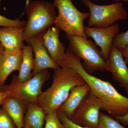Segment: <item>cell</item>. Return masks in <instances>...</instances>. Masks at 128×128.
Segmentation results:
<instances>
[{
  "mask_svg": "<svg viewBox=\"0 0 128 128\" xmlns=\"http://www.w3.org/2000/svg\"><path fill=\"white\" fill-rule=\"evenodd\" d=\"M64 67L76 70L89 86L90 91L100 100L101 110L113 117L121 116L128 113V98L120 93L109 81L92 75L84 69L81 59L66 49Z\"/></svg>",
  "mask_w": 128,
  "mask_h": 128,
  "instance_id": "cell-1",
  "label": "cell"
},
{
  "mask_svg": "<svg viewBox=\"0 0 128 128\" xmlns=\"http://www.w3.org/2000/svg\"><path fill=\"white\" fill-rule=\"evenodd\" d=\"M86 83L82 76L70 67H60L54 70L50 87L42 92L38 104L46 114L57 110L68 98L74 86Z\"/></svg>",
  "mask_w": 128,
  "mask_h": 128,
  "instance_id": "cell-2",
  "label": "cell"
},
{
  "mask_svg": "<svg viewBox=\"0 0 128 128\" xmlns=\"http://www.w3.org/2000/svg\"><path fill=\"white\" fill-rule=\"evenodd\" d=\"M56 8L53 2L27 0L24 12L28 20L24 32V41L28 44L30 38L45 32L54 25L57 16Z\"/></svg>",
  "mask_w": 128,
  "mask_h": 128,
  "instance_id": "cell-3",
  "label": "cell"
},
{
  "mask_svg": "<svg viewBox=\"0 0 128 128\" xmlns=\"http://www.w3.org/2000/svg\"><path fill=\"white\" fill-rule=\"evenodd\" d=\"M50 77L48 70H42L35 75L29 80L21 82L16 75L13 76L12 80L9 85H3L2 90L8 93L9 97H13L22 101L26 108L28 105L38 104L41 93L42 88Z\"/></svg>",
  "mask_w": 128,
  "mask_h": 128,
  "instance_id": "cell-4",
  "label": "cell"
},
{
  "mask_svg": "<svg viewBox=\"0 0 128 128\" xmlns=\"http://www.w3.org/2000/svg\"><path fill=\"white\" fill-rule=\"evenodd\" d=\"M58 9L54 25L69 35H76L87 38L84 32V22L89 18V12L80 11L71 0H54Z\"/></svg>",
  "mask_w": 128,
  "mask_h": 128,
  "instance_id": "cell-5",
  "label": "cell"
},
{
  "mask_svg": "<svg viewBox=\"0 0 128 128\" xmlns=\"http://www.w3.org/2000/svg\"><path fill=\"white\" fill-rule=\"evenodd\" d=\"M68 41V49L83 60L84 69L90 74L96 71H105V61L100 50L90 40L82 36L66 34Z\"/></svg>",
  "mask_w": 128,
  "mask_h": 128,
  "instance_id": "cell-6",
  "label": "cell"
},
{
  "mask_svg": "<svg viewBox=\"0 0 128 128\" xmlns=\"http://www.w3.org/2000/svg\"><path fill=\"white\" fill-rule=\"evenodd\" d=\"M81 0L83 4L88 7L90 11L88 26L107 27L114 25L117 21H125L128 18V12L122 2L99 5L93 3L90 0Z\"/></svg>",
  "mask_w": 128,
  "mask_h": 128,
  "instance_id": "cell-7",
  "label": "cell"
},
{
  "mask_svg": "<svg viewBox=\"0 0 128 128\" xmlns=\"http://www.w3.org/2000/svg\"><path fill=\"white\" fill-rule=\"evenodd\" d=\"M102 106L100 100L90 91L70 119L80 126L96 128Z\"/></svg>",
  "mask_w": 128,
  "mask_h": 128,
  "instance_id": "cell-8",
  "label": "cell"
},
{
  "mask_svg": "<svg viewBox=\"0 0 128 128\" xmlns=\"http://www.w3.org/2000/svg\"><path fill=\"white\" fill-rule=\"evenodd\" d=\"M105 70L112 73L114 80L128 95V66L122 51L113 45L105 61Z\"/></svg>",
  "mask_w": 128,
  "mask_h": 128,
  "instance_id": "cell-9",
  "label": "cell"
},
{
  "mask_svg": "<svg viewBox=\"0 0 128 128\" xmlns=\"http://www.w3.org/2000/svg\"><path fill=\"white\" fill-rule=\"evenodd\" d=\"M119 31L118 23L106 28L84 27L85 34L87 38H91L94 40L96 45L100 48L101 54L105 60L109 56L114 39Z\"/></svg>",
  "mask_w": 128,
  "mask_h": 128,
  "instance_id": "cell-10",
  "label": "cell"
},
{
  "mask_svg": "<svg viewBox=\"0 0 128 128\" xmlns=\"http://www.w3.org/2000/svg\"><path fill=\"white\" fill-rule=\"evenodd\" d=\"M44 33L30 38L28 43L32 46L34 54L32 76L44 70L52 69L55 70L60 67L52 60L46 50L42 38Z\"/></svg>",
  "mask_w": 128,
  "mask_h": 128,
  "instance_id": "cell-11",
  "label": "cell"
},
{
  "mask_svg": "<svg viewBox=\"0 0 128 128\" xmlns=\"http://www.w3.org/2000/svg\"><path fill=\"white\" fill-rule=\"evenodd\" d=\"M60 29L56 26L51 27L43 34L42 38L49 55L60 67H63L66 48L63 43L60 41Z\"/></svg>",
  "mask_w": 128,
  "mask_h": 128,
  "instance_id": "cell-12",
  "label": "cell"
},
{
  "mask_svg": "<svg viewBox=\"0 0 128 128\" xmlns=\"http://www.w3.org/2000/svg\"><path fill=\"white\" fill-rule=\"evenodd\" d=\"M25 28L0 27V43L5 50L17 51L23 49L25 45L24 38Z\"/></svg>",
  "mask_w": 128,
  "mask_h": 128,
  "instance_id": "cell-13",
  "label": "cell"
},
{
  "mask_svg": "<svg viewBox=\"0 0 128 128\" xmlns=\"http://www.w3.org/2000/svg\"><path fill=\"white\" fill-rule=\"evenodd\" d=\"M23 55V49L17 51L5 50L0 64V86H2L13 72L19 71Z\"/></svg>",
  "mask_w": 128,
  "mask_h": 128,
  "instance_id": "cell-14",
  "label": "cell"
},
{
  "mask_svg": "<svg viewBox=\"0 0 128 128\" xmlns=\"http://www.w3.org/2000/svg\"><path fill=\"white\" fill-rule=\"evenodd\" d=\"M90 91V87L86 82L74 86L66 100L58 110L64 113L70 118L76 108Z\"/></svg>",
  "mask_w": 128,
  "mask_h": 128,
  "instance_id": "cell-15",
  "label": "cell"
},
{
  "mask_svg": "<svg viewBox=\"0 0 128 128\" xmlns=\"http://www.w3.org/2000/svg\"><path fill=\"white\" fill-rule=\"evenodd\" d=\"M2 107L7 112L17 128H23L24 114L26 107L18 98L9 97L6 98Z\"/></svg>",
  "mask_w": 128,
  "mask_h": 128,
  "instance_id": "cell-16",
  "label": "cell"
},
{
  "mask_svg": "<svg viewBox=\"0 0 128 128\" xmlns=\"http://www.w3.org/2000/svg\"><path fill=\"white\" fill-rule=\"evenodd\" d=\"M26 109L24 126L30 128H43L46 116L44 109L38 104H34L28 105Z\"/></svg>",
  "mask_w": 128,
  "mask_h": 128,
  "instance_id": "cell-17",
  "label": "cell"
},
{
  "mask_svg": "<svg viewBox=\"0 0 128 128\" xmlns=\"http://www.w3.org/2000/svg\"><path fill=\"white\" fill-rule=\"evenodd\" d=\"M32 48L29 44L24 45L23 48V55L20 68L17 76L21 82H25L32 77V73L34 66V58Z\"/></svg>",
  "mask_w": 128,
  "mask_h": 128,
  "instance_id": "cell-18",
  "label": "cell"
},
{
  "mask_svg": "<svg viewBox=\"0 0 128 128\" xmlns=\"http://www.w3.org/2000/svg\"><path fill=\"white\" fill-rule=\"evenodd\" d=\"M96 128H127L112 116L100 112L98 124Z\"/></svg>",
  "mask_w": 128,
  "mask_h": 128,
  "instance_id": "cell-19",
  "label": "cell"
},
{
  "mask_svg": "<svg viewBox=\"0 0 128 128\" xmlns=\"http://www.w3.org/2000/svg\"><path fill=\"white\" fill-rule=\"evenodd\" d=\"M45 125L44 128H64L60 120L57 110L48 112L46 114Z\"/></svg>",
  "mask_w": 128,
  "mask_h": 128,
  "instance_id": "cell-20",
  "label": "cell"
},
{
  "mask_svg": "<svg viewBox=\"0 0 128 128\" xmlns=\"http://www.w3.org/2000/svg\"><path fill=\"white\" fill-rule=\"evenodd\" d=\"M27 21H21L18 19L12 20L6 18L0 14V27H16L25 28Z\"/></svg>",
  "mask_w": 128,
  "mask_h": 128,
  "instance_id": "cell-21",
  "label": "cell"
},
{
  "mask_svg": "<svg viewBox=\"0 0 128 128\" xmlns=\"http://www.w3.org/2000/svg\"><path fill=\"white\" fill-rule=\"evenodd\" d=\"M128 44V30L119 33L114 39L112 45L119 50L122 51Z\"/></svg>",
  "mask_w": 128,
  "mask_h": 128,
  "instance_id": "cell-22",
  "label": "cell"
},
{
  "mask_svg": "<svg viewBox=\"0 0 128 128\" xmlns=\"http://www.w3.org/2000/svg\"><path fill=\"white\" fill-rule=\"evenodd\" d=\"M0 128H17L11 117L2 107L0 109Z\"/></svg>",
  "mask_w": 128,
  "mask_h": 128,
  "instance_id": "cell-23",
  "label": "cell"
},
{
  "mask_svg": "<svg viewBox=\"0 0 128 128\" xmlns=\"http://www.w3.org/2000/svg\"><path fill=\"white\" fill-rule=\"evenodd\" d=\"M57 114L60 120L63 124L64 128H90L80 126L73 122L63 112L57 110Z\"/></svg>",
  "mask_w": 128,
  "mask_h": 128,
  "instance_id": "cell-24",
  "label": "cell"
},
{
  "mask_svg": "<svg viewBox=\"0 0 128 128\" xmlns=\"http://www.w3.org/2000/svg\"><path fill=\"white\" fill-rule=\"evenodd\" d=\"M120 122L124 125L128 126V113L127 114L121 116L114 117Z\"/></svg>",
  "mask_w": 128,
  "mask_h": 128,
  "instance_id": "cell-25",
  "label": "cell"
},
{
  "mask_svg": "<svg viewBox=\"0 0 128 128\" xmlns=\"http://www.w3.org/2000/svg\"><path fill=\"white\" fill-rule=\"evenodd\" d=\"M9 97L8 93L4 91H0V105H2L6 98Z\"/></svg>",
  "mask_w": 128,
  "mask_h": 128,
  "instance_id": "cell-26",
  "label": "cell"
},
{
  "mask_svg": "<svg viewBox=\"0 0 128 128\" xmlns=\"http://www.w3.org/2000/svg\"><path fill=\"white\" fill-rule=\"evenodd\" d=\"M122 51V52L124 60L128 66V44Z\"/></svg>",
  "mask_w": 128,
  "mask_h": 128,
  "instance_id": "cell-27",
  "label": "cell"
},
{
  "mask_svg": "<svg viewBox=\"0 0 128 128\" xmlns=\"http://www.w3.org/2000/svg\"><path fill=\"white\" fill-rule=\"evenodd\" d=\"M4 50L5 48L1 44H0V64L3 58Z\"/></svg>",
  "mask_w": 128,
  "mask_h": 128,
  "instance_id": "cell-28",
  "label": "cell"
},
{
  "mask_svg": "<svg viewBox=\"0 0 128 128\" xmlns=\"http://www.w3.org/2000/svg\"><path fill=\"white\" fill-rule=\"evenodd\" d=\"M95 1H98L100 0H94ZM116 2H118L119 1L122 2H128V0H114Z\"/></svg>",
  "mask_w": 128,
  "mask_h": 128,
  "instance_id": "cell-29",
  "label": "cell"
},
{
  "mask_svg": "<svg viewBox=\"0 0 128 128\" xmlns=\"http://www.w3.org/2000/svg\"><path fill=\"white\" fill-rule=\"evenodd\" d=\"M23 128H28V127H27V126H24Z\"/></svg>",
  "mask_w": 128,
  "mask_h": 128,
  "instance_id": "cell-30",
  "label": "cell"
},
{
  "mask_svg": "<svg viewBox=\"0 0 128 128\" xmlns=\"http://www.w3.org/2000/svg\"><path fill=\"white\" fill-rule=\"evenodd\" d=\"M2 90V87H1L0 86V91Z\"/></svg>",
  "mask_w": 128,
  "mask_h": 128,
  "instance_id": "cell-31",
  "label": "cell"
},
{
  "mask_svg": "<svg viewBox=\"0 0 128 128\" xmlns=\"http://www.w3.org/2000/svg\"><path fill=\"white\" fill-rule=\"evenodd\" d=\"M1 0H0V2L1 1Z\"/></svg>",
  "mask_w": 128,
  "mask_h": 128,
  "instance_id": "cell-32",
  "label": "cell"
},
{
  "mask_svg": "<svg viewBox=\"0 0 128 128\" xmlns=\"http://www.w3.org/2000/svg\"></svg>",
  "mask_w": 128,
  "mask_h": 128,
  "instance_id": "cell-33",
  "label": "cell"
}]
</instances>
